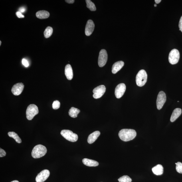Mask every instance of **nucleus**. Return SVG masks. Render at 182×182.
Returning <instances> with one entry per match:
<instances>
[{"label":"nucleus","mask_w":182,"mask_h":182,"mask_svg":"<svg viewBox=\"0 0 182 182\" xmlns=\"http://www.w3.org/2000/svg\"><path fill=\"white\" fill-rule=\"evenodd\" d=\"M50 174L49 170L47 169L44 170L36 176V182H44L47 179Z\"/></svg>","instance_id":"11"},{"label":"nucleus","mask_w":182,"mask_h":182,"mask_svg":"<svg viewBox=\"0 0 182 182\" xmlns=\"http://www.w3.org/2000/svg\"><path fill=\"white\" fill-rule=\"evenodd\" d=\"M106 90V88L104 85H101L97 86L93 90V92L94 93L93 97L95 99L100 98L104 94Z\"/></svg>","instance_id":"9"},{"label":"nucleus","mask_w":182,"mask_h":182,"mask_svg":"<svg viewBox=\"0 0 182 182\" xmlns=\"http://www.w3.org/2000/svg\"><path fill=\"white\" fill-rule=\"evenodd\" d=\"M124 65V62L122 61H119L117 62H115L113 64L112 67V73L115 74L118 72L119 70L121 69V68L123 67Z\"/></svg>","instance_id":"14"},{"label":"nucleus","mask_w":182,"mask_h":182,"mask_svg":"<svg viewBox=\"0 0 182 182\" xmlns=\"http://www.w3.org/2000/svg\"><path fill=\"white\" fill-rule=\"evenodd\" d=\"M100 135V132L99 131H95L94 132L91 133L89 135L88 138V142L89 144H92L94 143L97 138H98Z\"/></svg>","instance_id":"16"},{"label":"nucleus","mask_w":182,"mask_h":182,"mask_svg":"<svg viewBox=\"0 0 182 182\" xmlns=\"http://www.w3.org/2000/svg\"><path fill=\"white\" fill-rule=\"evenodd\" d=\"M154 6L155 7H156L157 6V5H156V4H155L154 5Z\"/></svg>","instance_id":"36"},{"label":"nucleus","mask_w":182,"mask_h":182,"mask_svg":"<svg viewBox=\"0 0 182 182\" xmlns=\"http://www.w3.org/2000/svg\"><path fill=\"white\" fill-rule=\"evenodd\" d=\"M80 112V110L77 108L72 107L68 112L69 115L72 118H75L77 117L78 115Z\"/></svg>","instance_id":"21"},{"label":"nucleus","mask_w":182,"mask_h":182,"mask_svg":"<svg viewBox=\"0 0 182 182\" xmlns=\"http://www.w3.org/2000/svg\"><path fill=\"white\" fill-rule=\"evenodd\" d=\"M53 32V29L50 26H48L46 28L44 32V37L46 38H49L52 35Z\"/></svg>","instance_id":"23"},{"label":"nucleus","mask_w":182,"mask_h":182,"mask_svg":"<svg viewBox=\"0 0 182 182\" xmlns=\"http://www.w3.org/2000/svg\"><path fill=\"white\" fill-rule=\"evenodd\" d=\"M38 113V107L34 104H30L27 107L26 110V118L28 120H31Z\"/></svg>","instance_id":"4"},{"label":"nucleus","mask_w":182,"mask_h":182,"mask_svg":"<svg viewBox=\"0 0 182 182\" xmlns=\"http://www.w3.org/2000/svg\"><path fill=\"white\" fill-rule=\"evenodd\" d=\"M87 7L91 11H95L96 10V8L94 3L90 0H86Z\"/></svg>","instance_id":"24"},{"label":"nucleus","mask_w":182,"mask_h":182,"mask_svg":"<svg viewBox=\"0 0 182 182\" xmlns=\"http://www.w3.org/2000/svg\"><path fill=\"white\" fill-rule=\"evenodd\" d=\"M179 30H181L182 32V16L180 20L179 24Z\"/></svg>","instance_id":"31"},{"label":"nucleus","mask_w":182,"mask_h":182,"mask_svg":"<svg viewBox=\"0 0 182 182\" xmlns=\"http://www.w3.org/2000/svg\"><path fill=\"white\" fill-rule=\"evenodd\" d=\"M108 60V55L106 51L102 49L99 53L98 58V65L100 67L104 66L106 64Z\"/></svg>","instance_id":"8"},{"label":"nucleus","mask_w":182,"mask_h":182,"mask_svg":"<svg viewBox=\"0 0 182 182\" xmlns=\"http://www.w3.org/2000/svg\"><path fill=\"white\" fill-rule=\"evenodd\" d=\"M11 182H19V181H16V180H15V181H12Z\"/></svg>","instance_id":"35"},{"label":"nucleus","mask_w":182,"mask_h":182,"mask_svg":"<svg viewBox=\"0 0 182 182\" xmlns=\"http://www.w3.org/2000/svg\"><path fill=\"white\" fill-rule=\"evenodd\" d=\"M180 58V54L179 50L177 49L172 50L170 52L169 56V61L172 64L177 63Z\"/></svg>","instance_id":"6"},{"label":"nucleus","mask_w":182,"mask_h":182,"mask_svg":"<svg viewBox=\"0 0 182 182\" xmlns=\"http://www.w3.org/2000/svg\"><path fill=\"white\" fill-rule=\"evenodd\" d=\"M147 75L144 70H141L139 71L136 76V84L140 87L143 86L146 83L147 81Z\"/></svg>","instance_id":"3"},{"label":"nucleus","mask_w":182,"mask_h":182,"mask_svg":"<svg viewBox=\"0 0 182 182\" xmlns=\"http://www.w3.org/2000/svg\"><path fill=\"white\" fill-rule=\"evenodd\" d=\"M182 113L181 109L180 108H176L174 110L171 115L170 121L173 122L181 115Z\"/></svg>","instance_id":"18"},{"label":"nucleus","mask_w":182,"mask_h":182,"mask_svg":"<svg viewBox=\"0 0 182 182\" xmlns=\"http://www.w3.org/2000/svg\"><path fill=\"white\" fill-rule=\"evenodd\" d=\"M65 74L68 80H71L73 77V73L71 66L70 64L66 65L65 68Z\"/></svg>","instance_id":"15"},{"label":"nucleus","mask_w":182,"mask_h":182,"mask_svg":"<svg viewBox=\"0 0 182 182\" xmlns=\"http://www.w3.org/2000/svg\"><path fill=\"white\" fill-rule=\"evenodd\" d=\"M47 149L44 146L39 144L36 145L32 149L31 155L34 159L40 158L46 155Z\"/></svg>","instance_id":"2"},{"label":"nucleus","mask_w":182,"mask_h":182,"mask_svg":"<svg viewBox=\"0 0 182 182\" xmlns=\"http://www.w3.org/2000/svg\"><path fill=\"white\" fill-rule=\"evenodd\" d=\"M166 101V96L165 93L163 91H161L159 93L157 100V108L160 110L162 108L164 104Z\"/></svg>","instance_id":"7"},{"label":"nucleus","mask_w":182,"mask_h":182,"mask_svg":"<svg viewBox=\"0 0 182 182\" xmlns=\"http://www.w3.org/2000/svg\"><path fill=\"white\" fill-rule=\"evenodd\" d=\"M65 1L66 3L69 4H72L74 3L75 2L74 0H66Z\"/></svg>","instance_id":"33"},{"label":"nucleus","mask_w":182,"mask_h":182,"mask_svg":"<svg viewBox=\"0 0 182 182\" xmlns=\"http://www.w3.org/2000/svg\"><path fill=\"white\" fill-rule=\"evenodd\" d=\"M6 155L5 151L3 149L0 148V157H3L5 156Z\"/></svg>","instance_id":"29"},{"label":"nucleus","mask_w":182,"mask_h":182,"mask_svg":"<svg viewBox=\"0 0 182 182\" xmlns=\"http://www.w3.org/2000/svg\"><path fill=\"white\" fill-rule=\"evenodd\" d=\"M152 170L153 173L156 175H161L163 173V167L161 165L159 164L155 166Z\"/></svg>","instance_id":"20"},{"label":"nucleus","mask_w":182,"mask_h":182,"mask_svg":"<svg viewBox=\"0 0 182 182\" xmlns=\"http://www.w3.org/2000/svg\"><path fill=\"white\" fill-rule=\"evenodd\" d=\"M24 85L23 83H19L14 85L12 87V92L15 96H19L23 92Z\"/></svg>","instance_id":"12"},{"label":"nucleus","mask_w":182,"mask_h":182,"mask_svg":"<svg viewBox=\"0 0 182 182\" xmlns=\"http://www.w3.org/2000/svg\"><path fill=\"white\" fill-rule=\"evenodd\" d=\"M82 162L85 165L89 167H96L99 165L98 162L94 160L86 158L83 159Z\"/></svg>","instance_id":"17"},{"label":"nucleus","mask_w":182,"mask_h":182,"mask_svg":"<svg viewBox=\"0 0 182 182\" xmlns=\"http://www.w3.org/2000/svg\"><path fill=\"white\" fill-rule=\"evenodd\" d=\"M36 17L40 19H46L49 17L50 13L47 11L42 10L36 12Z\"/></svg>","instance_id":"19"},{"label":"nucleus","mask_w":182,"mask_h":182,"mask_svg":"<svg viewBox=\"0 0 182 182\" xmlns=\"http://www.w3.org/2000/svg\"><path fill=\"white\" fill-rule=\"evenodd\" d=\"M16 15L17 16L18 18H24V16L22 14L19 12H17L16 13Z\"/></svg>","instance_id":"30"},{"label":"nucleus","mask_w":182,"mask_h":182,"mask_svg":"<svg viewBox=\"0 0 182 182\" xmlns=\"http://www.w3.org/2000/svg\"><path fill=\"white\" fill-rule=\"evenodd\" d=\"M118 181L119 182H131L132 180L129 176L124 175L119 178Z\"/></svg>","instance_id":"25"},{"label":"nucleus","mask_w":182,"mask_h":182,"mask_svg":"<svg viewBox=\"0 0 182 182\" xmlns=\"http://www.w3.org/2000/svg\"><path fill=\"white\" fill-rule=\"evenodd\" d=\"M8 135L10 137H11L13 138L16 141V142L18 143H21L22 142L21 140L17 134L13 131L12 132H9L8 133Z\"/></svg>","instance_id":"22"},{"label":"nucleus","mask_w":182,"mask_h":182,"mask_svg":"<svg viewBox=\"0 0 182 182\" xmlns=\"http://www.w3.org/2000/svg\"><path fill=\"white\" fill-rule=\"evenodd\" d=\"M161 1V0H155V3L157 4L159 3H160Z\"/></svg>","instance_id":"34"},{"label":"nucleus","mask_w":182,"mask_h":182,"mask_svg":"<svg viewBox=\"0 0 182 182\" xmlns=\"http://www.w3.org/2000/svg\"><path fill=\"white\" fill-rule=\"evenodd\" d=\"M22 63L23 65L25 67H27L29 66V63H28L27 60H26L24 58L22 60Z\"/></svg>","instance_id":"28"},{"label":"nucleus","mask_w":182,"mask_h":182,"mask_svg":"<svg viewBox=\"0 0 182 182\" xmlns=\"http://www.w3.org/2000/svg\"><path fill=\"white\" fill-rule=\"evenodd\" d=\"M137 133L134 129H121L118 133L119 138L124 141L132 140L136 136Z\"/></svg>","instance_id":"1"},{"label":"nucleus","mask_w":182,"mask_h":182,"mask_svg":"<svg viewBox=\"0 0 182 182\" xmlns=\"http://www.w3.org/2000/svg\"><path fill=\"white\" fill-rule=\"evenodd\" d=\"M175 164L177 171L179 173L182 174V163L180 162H178L177 163H175Z\"/></svg>","instance_id":"26"},{"label":"nucleus","mask_w":182,"mask_h":182,"mask_svg":"<svg viewBox=\"0 0 182 182\" xmlns=\"http://www.w3.org/2000/svg\"><path fill=\"white\" fill-rule=\"evenodd\" d=\"M26 11V10L25 8L24 7H21L19 9V11L20 12L22 13H24V12H25Z\"/></svg>","instance_id":"32"},{"label":"nucleus","mask_w":182,"mask_h":182,"mask_svg":"<svg viewBox=\"0 0 182 182\" xmlns=\"http://www.w3.org/2000/svg\"><path fill=\"white\" fill-rule=\"evenodd\" d=\"M126 88L125 84L123 83L117 85L115 91V96L117 98H120L123 96L126 90Z\"/></svg>","instance_id":"10"},{"label":"nucleus","mask_w":182,"mask_h":182,"mask_svg":"<svg viewBox=\"0 0 182 182\" xmlns=\"http://www.w3.org/2000/svg\"><path fill=\"white\" fill-rule=\"evenodd\" d=\"M1 41H0V46H1Z\"/></svg>","instance_id":"37"},{"label":"nucleus","mask_w":182,"mask_h":182,"mask_svg":"<svg viewBox=\"0 0 182 182\" xmlns=\"http://www.w3.org/2000/svg\"><path fill=\"white\" fill-rule=\"evenodd\" d=\"M60 103L59 101L56 100L54 101L52 104V108L55 110H56L60 108Z\"/></svg>","instance_id":"27"},{"label":"nucleus","mask_w":182,"mask_h":182,"mask_svg":"<svg viewBox=\"0 0 182 182\" xmlns=\"http://www.w3.org/2000/svg\"><path fill=\"white\" fill-rule=\"evenodd\" d=\"M60 133L64 138L69 141L75 142L78 140V135L70 130L64 129L61 131Z\"/></svg>","instance_id":"5"},{"label":"nucleus","mask_w":182,"mask_h":182,"mask_svg":"<svg viewBox=\"0 0 182 182\" xmlns=\"http://www.w3.org/2000/svg\"><path fill=\"white\" fill-rule=\"evenodd\" d=\"M94 22L92 20H89L87 22L85 28V34L86 36H89L92 34L94 30Z\"/></svg>","instance_id":"13"}]
</instances>
